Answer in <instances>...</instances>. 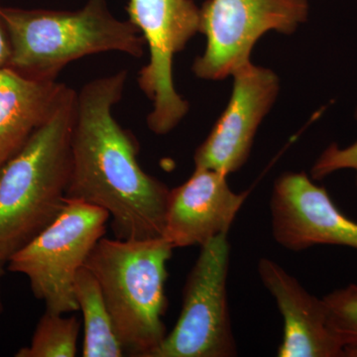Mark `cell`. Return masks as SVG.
Returning a JSON list of instances; mask_svg holds the SVG:
<instances>
[{"label": "cell", "mask_w": 357, "mask_h": 357, "mask_svg": "<svg viewBox=\"0 0 357 357\" xmlns=\"http://www.w3.org/2000/svg\"><path fill=\"white\" fill-rule=\"evenodd\" d=\"M128 70L93 79L77 93L66 198L107 211L115 238L163 236L170 189L137 161L138 143L114 116Z\"/></svg>", "instance_id": "obj_1"}, {"label": "cell", "mask_w": 357, "mask_h": 357, "mask_svg": "<svg viewBox=\"0 0 357 357\" xmlns=\"http://www.w3.org/2000/svg\"><path fill=\"white\" fill-rule=\"evenodd\" d=\"M77 91L67 86L50 117L0 168V264L64 208Z\"/></svg>", "instance_id": "obj_2"}, {"label": "cell", "mask_w": 357, "mask_h": 357, "mask_svg": "<svg viewBox=\"0 0 357 357\" xmlns=\"http://www.w3.org/2000/svg\"><path fill=\"white\" fill-rule=\"evenodd\" d=\"M11 45L8 67L35 79L55 81L73 61L122 52L139 59L146 42L131 21L110 13L107 0H88L76 11L0 6Z\"/></svg>", "instance_id": "obj_3"}, {"label": "cell", "mask_w": 357, "mask_h": 357, "mask_svg": "<svg viewBox=\"0 0 357 357\" xmlns=\"http://www.w3.org/2000/svg\"><path fill=\"white\" fill-rule=\"evenodd\" d=\"M174 249L162 236H103L86 259L84 266L98 282L126 356L151 357L166 337L167 264Z\"/></svg>", "instance_id": "obj_4"}, {"label": "cell", "mask_w": 357, "mask_h": 357, "mask_svg": "<svg viewBox=\"0 0 357 357\" xmlns=\"http://www.w3.org/2000/svg\"><path fill=\"white\" fill-rule=\"evenodd\" d=\"M109 220L102 208L67 199L60 215L9 258L8 269L27 277L33 294L43 301L47 311L64 314L79 311L77 275L105 236Z\"/></svg>", "instance_id": "obj_5"}, {"label": "cell", "mask_w": 357, "mask_h": 357, "mask_svg": "<svg viewBox=\"0 0 357 357\" xmlns=\"http://www.w3.org/2000/svg\"><path fill=\"white\" fill-rule=\"evenodd\" d=\"M229 261L227 234L201 246L185 281L177 324L151 357L236 356L227 300Z\"/></svg>", "instance_id": "obj_6"}, {"label": "cell", "mask_w": 357, "mask_h": 357, "mask_svg": "<svg viewBox=\"0 0 357 357\" xmlns=\"http://www.w3.org/2000/svg\"><path fill=\"white\" fill-rule=\"evenodd\" d=\"M307 0H206L199 33L206 50L195 60L199 79L220 81L251 62L250 54L267 32L291 35L307 20Z\"/></svg>", "instance_id": "obj_7"}, {"label": "cell", "mask_w": 357, "mask_h": 357, "mask_svg": "<svg viewBox=\"0 0 357 357\" xmlns=\"http://www.w3.org/2000/svg\"><path fill=\"white\" fill-rule=\"evenodd\" d=\"M128 13L150 52L138 77L141 91L153 102L147 126L165 135L189 112V102L174 86L173 59L199 32L201 8L194 0H129Z\"/></svg>", "instance_id": "obj_8"}, {"label": "cell", "mask_w": 357, "mask_h": 357, "mask_svg": "<svg viewBox=\"0 0 357 357\" xmlns=\"http://www.w3.org/2000/svg\"><path fill=\"white\" fill-rule=\"evenodd\" d=\"M227 109L195 153L196 168L229 175L248 162L255 134L274 105L280 81L273 70L249 62L234 70Z\"/></svg>", "instance_id": "obj_9"}, {"label": "cell", "mask_w": 357, "mask_h": 357, "mask_svg": "<svg viewBox=\"0 0 357 357\" xmlns=\"http://www.w3.org/2000/svg\"><path fill=\"white\" fill-rule=\"evenodd\" d=\"M272 234L291 251L314 245L357 249V222L345 217L324 187L305 172L282 174L270 198Z\"/></svg>", "instance_id": "obj_10"}, {"label": "cell", "mask_w": 357, "mask_h": 357, "mask_svg": "<svg viewBox=\"0 0 357 357\" xmlns=\"http://www.w3.org/2000/svg\"><path fill=\"white\" fill-rule=\"evenodd\" d=\"M227 177L196 168L184 184L170 190L162 237L174 248L203 246L229 234L248 192L232 191Z\"/></svg>", "instance_id": "obj_11"}, {"label": "cell", "mask_w": 357, "mask_h": 357, "mask_svg": "<svg viewBox=\"0 0 357 357\" xmlns=\"http://www.w3.org/2000/svg\"><path fill=\"white\" fill-rule=\"evenodd\" d=\"M258 275L283 318L279 357L344 356V347L328 325L323 299L312 296L278 263L261 258Z\"/></svg>", "instance_id": "obj_12"}, {"label": "cell", "mask_w": 357, "mask_h": 357, "mask_svg": "<svg viewBox=\"0 0 357 357\" xmlns=\"http://www.w3.org/2000/svg\"><path fill=\"white\" fill-rule=\"evenodd\" d=\"M67 86L0 69V168L43 126Z\"/></svg>", "instance_id": "obj_13"}, {"label": "cell", "mask_w": 357, "mask_h": 357, "mask_svg": "<svg viewBox=\"0 0 357 357\" xmlns=\"http://www.w3.org/2000/svg\"><path fill=\"white\" fill-rule=\"evenodd\" d=\"M75 297L83 314L84 342L82 356L121 357L126 356L115 333L112 317L98 282L84 266L75 282Z\"/></svg>", "instance_id": "obj_14"}, {"label": "cell", "mask_w": 357, "mask_h": 357, "mask_svg": "<svg viewBox=\"0 0 357 357\" xmlns=\"http://www.w3.org/2000/svg\"><path fill=\"white\" fill-rule=\"evenodd\" d=\"M81 321L76 316L47 311L40 319L31 342L22 347L17 357H75Z\"/></svg>", "instance_id": "obj_15"}, {"label": "cell", "mask_w": 357, "mask_h": 357, "mask_svg": "<svg viewBox=\"0 0 357 357\" xmlns=\"http://www.w3.org/2000/svg\"><path fill=\"white\" fill-rule=\"evenodd\" d=\"M323 301L328 325L344 347L357 345V285L333 291Z\"/></svg>", "instance_id": "obj_16"}, {"label": "cell", "mask_w": 357, "mask_h": 357, "mask_svg": "<svg viewBox=\"0 0 357 357\" xmlns=\"http://www.w3.org/2000/svg\"><path fill=\"white\" fill-rule=\"evenodd\" d=\"M347 169L356 173L357 187V141L349 147L340 148L337 144H332L326 148L312 166L311 176L312 180H321L331 174Z\"/></svg>", "instance_id": "obj_17"}, {"label": "cell", "mask_w": 357, "mask_h": 357, "mask_svg": "<svg viewBox=\"0 0 357 357\" xmlns=\"http://www.w3.org/2000/svg\"><path fill=\"white\" fill-rule=\"evenodd\" d=\"M11 58V45L6 27L0 18V69L8 67Z\"/></svg>", "instance_id": "obj_18"}, {"label": "cell", "mask_w": 357, "mask_h": 357, "mask_svg": "<svg viewBox=\"0 0 357 357\" xmlns=\"http://www.w3.org/2000/svg\"><path fill=\"white\" fill-rule=\"evenodd\" d=\"M344 356L357 357V345L344 347Z\"/></svg>", "instance_id": "obj_19"}, {"label": "cell", "mask_w": 357, "mask_h": 357, "mask_svg": "<svg viewBox=\"0 0 357 357\" xmlns=\"http://www.w3.org/2000/svg\"><path fill=\"white\" fill-rule=\"evenodd\" d=\"M2 311L1 296H0V312Z\"/></svg>", "instance_id": "obj_20"}, {"label": "cell", "mask_w": 357, "mask_h": 357, "mask_svg": "<svg viewBox=\"0 0 357 357\" xmlns=\"http://www.w3.org/2000/svg\"><path fill=\"white\" fill-rule=\"evenodd\" d=\"M2 267H3V264H0V274H1L2 272Z\"/></svg>", "instance_id": "obj_21"}]
</instances>
